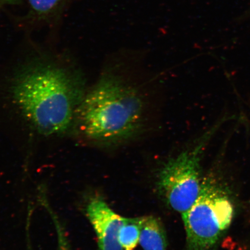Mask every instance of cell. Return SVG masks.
I'll return each mask as SVG.
<instances>
[{
	"label": "cell",
	"mask_w": 250,
	"mask_h": 250,
	"mask_svg": "<svg viewBox=\"0 0 250 250\" xmlns=\"http://www.w3.org/2000/svg\"><path fill=\"white\" fill-rule=\"evenodd\" d=\"M146 108L139 87L121 70L109 69L85 93L74 124L89 142L120 145L144 132Z\"/></svg>",
	"instance_id": "obj_1"
},
{
	"label": "cell",
	"mask_w": 250,
	"mask_h": 250,
	"mask_svg": "<svg viewBox=\"0 0 250 250\" xmlns=\"http://www.w3.org/2000/svg\"><path fill=\"white\" fill-rule=\"evenodd\" d=\"M12 93L24 118L46 136L70 129L85 94L80 78L66 68L45 62L19 74Z\"/></svg>",
	"instance_id": "obj_2"
},
{
	"label": "cell",
	"mask_w": 250,
	"mask_h": 250,
	"mask_svg": "<svg viewBox=\"0 0 250 250\" xmlns=\"http://www.w3.org/2000/svg\"><path fill=\"white\" fill-rule=\"evenodd\" d=\"M235 208L232 192L214 176L203 178L201 192L182 215L188 250H216L232 225Z\"/></svg>",
	"instance_id": "obj_3"
},
{
	"label": "cell",
	"mask_w": 250,
	"mask_h": 250,
	"mask_svg": "<svg viewBox=\"0 0 250 250\" xmlns=\"http://www.w3.org/2000/svg\"><path fill=\"white\" fill-rule=\"evenodd\" d=\"M235 117L228 114L218 119L184 149L166 163L159 174L157 187L167 205L181 215L195 203L201 192L203 178L201 161L206 146L223 125Z\"/></svg>",
	"instance_id": "obj_4"
},
{
	"label": "cell",
	"mask_w": 250,
	"mask_h": 250,
	"mask_svg": "<svg viewBox=\"0 0 250 250\" xmlns=\"http://www.w3.org/2000/svg\"><path fill=\"white\" fill-rule=\"evenodd\" d=\"M86 211L98 237L99 250H124L119 233L126 218L117 214L98 197L90 200Z\"/></svg>",
	"instance_id": "obj_5"
},
{
	"label": "cell",
	"mask_w": 250,
	"mask_h": 250,
	"mask_svg": "<svg viewBox=\"0 0 250 250\" xmlns=\"http://www.w3.org/2000/svg\"><path fill=\"white\" fill-rule=\"evenodd\" d=\"M139 243L144 250H167V240L164 228L154 216L140 218Z\"/></svg>",
	"instance_id": "obj_6"
},
{
	"label": "cell",
	"mask_w": 250,
	"mask_h": 250,
	"mask_svg": "<svg viewBox=\"0 0 250 250\" xmlns=\"http://www.w3.org/2000/svg\"><path fill=\"white\" fill-rule=\"evenodd\" d=\"M29 14L40 21L51 20L61 13L68 0H26Z\"/></svg>",
	"instance_id": "obj_7"
},
{
	"label": "cell",
	"mask_w": 250,
	"mask_h": 250,
	"mask_svg": "<svg viewBox=\"0 0 250 250\" xmlns=\"http://www.w3.org/2000/svg\"><path fill=\"white\" fill-rule=\"evenodd\" d=\"M140 218H127L119 233V242L124 250H134L139 243Z\"/></svg>",
	"instance_id": "obj_8"
},
{
	"label": "cell",
	"mask_w": 250,
	"mask_h": 250,
	"mask_svg": "<svg viewBox=\"0 0 250 250\" xmlns=\"http://www.w3.org/2000/svg\"><path fill=\"white\" fill-rule=\"evenodd\" d=\"M59 250H70L69 247L68 246L67 240H65L62 231H59Z\"/></svg>",
	"instance_id": "obj_9"
},
{
	"label": "cell",
	"mask_w": 250,
	"mask_h": 250,
	"mask_svg": "<svg viewBox=\"0 0 250 250\" xmlns=\"http://www.w3.org/2000/svg\"><path fill=\"white\" fill-rule=\"evenodd\" d=\"M21 0H0V12L10 5L18 4Z\"/></svg>",
	"instance_id": "obj_10"
},
{
	"label": "cell",
	"mask_w": 250,
	"mask_h": 250,
	"mask_svg": "<svg viewBox=\"0 0 250 250\" xmlns=\"http://www.w3.org/2000/svg\"><path fill=\"white\" fill-rule=\"evenodd\" d=\"M249 107L250 108V102H249Z\"/></svg>",
	"instance_id": "obj_11"
}]
</instances>
